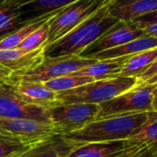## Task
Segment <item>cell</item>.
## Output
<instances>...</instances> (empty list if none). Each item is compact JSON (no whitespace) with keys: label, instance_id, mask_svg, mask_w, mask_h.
Masks as SVG:
<instances>
[{"label":"cell","instance_id":"obj_2","mask_svg":"<svg viewBox=\"0 0 157 157\" xmlns=\"http://www.w3.org/2000/svg\"><path fill=\"white\" fill-rule=\"evenodd\" d=\"M105 6L89 18L75 27L65 36L44 47V56L58 57L69 54L80 55L81 52L99 39L119 20L109 13Z\"/></svg>","mask_w":157,"mask_h":157},{"label":"cell","instance_id":"obj_7","mask_svg":"<svg viewBox=\"0 0 157 157\" xmlns=\"http://www.w3.org/2000/svg\"><path fill=\"white\" fill-rule=\"evenodd\" d=\"M0 136L18 141L31 148L47 144L57 137L51 123L28 119L2 118Z\"/></svg>","mask_w":157,"mask_h":157},{"label":"cell","instance_id":"obj_9","mask_svg":"<svg viewBox=\"0 0 157 157\" xmlns=\"http://www.w3.org/2000/svg\"><path fill=\"white\" fill-rule=\"evenodd\" d=\"M0 118L28 119L51 123L49 109L24 101L10 79L0 85Z\"/></svg>","mask_w":157,"mask_h":157},{"label":"cell","instance_id":"obj_6","mask_svg":"<svg viewBox=\"0 0 157 157\" xmlns=\"http://www.w3.org/2000/svg\"><path fill=\"white\" fill-rule=\"evenodd\" d=\"M155 85L140 84L121 95L100 104V111L96 120L152 112V91Z\"/></svg>","mask_w":157,"mask_h":157},{"label":"cell","instance_id":"obj_19","mask_svg":"<svg viewBox=\"0 0 157 157\" xmlns=\"http://www.w3.org/2000/svg\"><path fill=\"white\" fill-rule=\"evenodd\" d=\"M59 12V11H58ZM56 13H52L47 16H44L43 17L31 20V22H28L24 24L22 27L19 28L15 31L11 32L5 38L0 40V50H6V49H12L19 47V44L34 30H36L40 26H42L44 22L51 19L54 16H56Z\"/></svg>","mask_w":157,"mask_h":157},{"label":"cell","instance_id":"obj_3","mask_svg":"<svg viewBox=\"0 0 157 157\" xmlns=\"http://www.w3.org/2000/svg\"><path fill=\"white\" fill-rule=\"evenodd\" d=\"M138 83L136 77L117 76L107 79L96 80L68 91L57 93L58 104H96L106 102Z\"/></svg>","mask_w":157,"mask_h":157},{"label":"cell","instance_id":"obj_31","mask_svg":"<svg viewBox=\"0 0 157 157\" xmlns=\"http://www.w3.org/2000/svg\"><path fill=\"white\" fill-rule=\"evenodd\" d=\"M143 30H144V32H145L146 35H149V36L157 38V24L151 25V26L145 28Z\"/></svg>","mask_w":157,"mask_h":157},{"label":"cell","instance_id":"obj_26","mask_svg":"<svg viewBox=\"0 0 157 157\" xmlns=\"http://www.w3.org/2000/svg\"><path fill=\"white\" fill-rule=\"evenodd\" d=\"M131 22H133L137 27H139L142 29H144L145 28H147L151 25L157 24V10L153 11L149 14L141 16V17L135 18L134 20H132Z\"/></svg>","mask_w":157,"mask_h":157},{"label":"cell","instance_id":"obj_20","mask_svg":"<svg viewBox=\"0 0 157 157\" xmlns=\"http://www.w3.org/2000/svg\"><path fill=\"white\" fill-rule=\"evenodd\" d=\"M128 140L133 144H157V112H148L146 121Z\"/></svg>","mask_w":157,"mask_h":157},{"label":"cell","instance_id":"obj_8","mask_svg":"<svg viewBox=\"0 0 157 157\" xmlns=\"http://www.w3.org/2000/svg\"><path fill=\"white\" fill-rule=\"evenodd\" d=\"M99 111L100 106L96 104H59L49 109L50 122L58 137L96 121Z\"/></svg>","mask_w":157,"mask_h":157},{"label":"cell","instance_id":"obj_14","mask_svg":"<svg viewBox=\"0 0 157 157\" xmlns=\"http://www.w3.org/2000/svg\"><path fill=\"white\" fill-rule=\"evenodd\" d=\"M155 10L157 0H117L109 7L111 16L125 22H130Z\"/></svg>","mask_w":157,"mask_h":157},{"label":"cell","instance_id":"obj_25","mask_svg":"<svg viewBox=\"0 0 157 157\" xmlns=\"http://www.w3.org/2000/svg\"><path fill=\"white\" fill-rule=\"evenodd\" d=\"M31 149L18 141L0 136V157H19Z\"/></svg>","mask_w":157,"mask_h":157},{"label":"cell","instance_id":"obj_11","mask_svg":"<svg viewBox=\"0 0 157 157\" xmlns=\"http://www.w3.org/2000/svg\"><path fill=\"white\" fill-rule=\"evenodd\" d=\"M44 47L34 51H25L19 47L0 50V64L12 74L26 72L39 65L44 59Z\"/></svg>","mask_w":157,"mask_h":157},{"label":"cell","instance_id":"obj_16","mask_svg":"<svg viewBox=\"0 0 157 157\" xmlns=\"http://www.w3.org/2000/svg\"><path fill=\"white\" fill-rule=\"evenodd\" d=\"M131 56V55H130ZM130 56L118 57L114 59L97 60L93 64L81 69L80 71L71 75L79 76H87L93 78L94 81L117 77L119 75L124 64L130 59Z\"/></svg>","mask_w":157,"mask_h":157},{"label":"cell","instance_id":"obj_15","mask_svg":"<svg viewBox=\"0 0 157 157\" xmlns=\"http://www.w3.org/2000/svg\"><path fill=\"white\" fill-rule=\"evenodd\" d=\"M77 0H30L19 6L22 24L56 13Z\"/></svg>","mask_w":157,"mask_h":157},{"label":"cell","instance_id":"obj_24","mask_svg":"<svg viewBox=\"0 0 157 157\" xmlns=\"http://www.w3.org/2000/svg\"><path fill=\"white\" fill-rule=\"evenodd\" d=\"M68 152V149L66 148L61 144L58 137H56L51 143L33 148L19 157H63Z\"/></svg>","mask_w":157,"mask_h":157},{"label":"cell","instance_id":"obj_34","mask_svg":"<svg viewBox=\"0 0 157 157\" xmlns=\"http://www.w3.org/2000/svg\"><path fill=\"white\" fill-rule=\"evenodd\" d=\"M143 84H145V85H155V86H157V74L155 75H154L153 77H151L150 79H148Z\"/></svg>","mask_w":157,"mask_h":157},{"label":"cell","instance_id":"obj_28","mask_svg":"<svg viewBox=\"0 0 157 157\" xmlns=\"http://www.w3.org/2000/svg\"><path fill=\"white\" fill-rule=\"evenodd\" d=\"M157 74V59L143 73V75L137 78L138 79V83L137 85L140 84H143L144 82H146L148 79H150L151 77H153L154 75H155Z\"/></svg>","mask_w":157,"mask_h":157},{"label":"cell","instance_id":"obj_12","mask_svg":"<svg viewBox=\"0 0 157 157\" xmlns=\"http://www.w3.org/2000/svg\"><path fill=\"white\" fill-rule=\"evenodd\" d=\"M10 80L14 85L15 90L24 101L47 109L59 105L56 98L57 93L47 88L43 83L13 79Z\"/></svg>","mask_w":157,"mask_h":157},{"label":"cell","instance_id":"obj_23","mask_svg":"<svg viewBox=\"0 0 157 157\" xmlns=\"http://www.w3.org/2000/svg\"><path fill=\"white\" fill-rule=\"evenodd\" d=\"M49 20L44 22L36 30L31 33L19 44V48L25 51H34L39 48L45 47L49 37V29H50Z\"/></svg>","mask_w":157,"mask_h":157},{"label":"cell","instance_id":"obj_33","mask_svg":"<svg viewBox=\"0 0 157 157\" xmlns=\"http://www.w3.org/2000/svg\"><path fill=\"white\" fill-rule=\"evenodd\" d=\"M23 0H6L3 5L8 6H15V7H19L21 4H22Z\"/></svg>","mask_w":157,"mask_h":157},{"label":"cell","instance_id":"obj_17","mask_svg":"<svg viewBox=\"0 0 157 157\" xmlns=\"http://www.w3.org/2000/svg\"><path fill=\"white\" fill-rule=\"evenodd\" d=\"M155 47H157V38L145 34L138 39H135L118 47L95 53L92 55L89 59L105 60L124 56H130Z\"/></svg>","mask_w":157,"mask_h":157},{"label":"cell","instance_id":"obj_18","mask_svg":"<svg viewBox=\"0 0 157 157\" xmlns=\"http://www.w3.org/2000/svg\"><path fill=\"white\" fill-rule=\"evenodd\" d=\"M156 59L157 47L131 55L124 64L118 76H130L139 78Z\"/></svg>","mask_w":157,"mask_h":157},{"label":"cell","instance_id":"obj_36","mask_svg":"<svg viewBox=\"0 0 157 157\" xmlns=\"http://www.w3.org/2000/svg\"><path fill=\"white\" fill-rule=\"evenodd\" d=\"M6 1V0H0V6H1V5H3Z\"/></svg>","mask_w":157,"mask_h":157},{"label":"cell","instance_id":"obj_29","mask_svg":"<svg viewBox=\"0 0 157 157\" xmlns=\"http://www.w3.org/2000/svg\"><path fill=\"white\" fill-rule=\"evenodd\" d=\"M139 157H157V144H149L146 150Z\"/></svg>","mask_w":157,"mask_h":157},{"label":"cell","instance_id":"obj_22","mask_svg":"<svg viewBox=\"0 0 157 157\" xmlns=\"http://www.w3.org/2000/svg\"><path fill=\"white\" fill-rule=\"evenodd\" d=\"M93 81L94 80L91 77L68 75L60 76L55 79H51L43 84L50 90L56 93H61L64 91L71 90L73 88H76L78 86H83L85 84H88Z\"/></svg>","mask_w":157,"mask_h":157},{"label":"cell","instance_id":"obj_10","mask_svg":"<svg viewBox=\"0 0 157 157\" xmlns=\"http://www.w3.org/2000/svg\"><path fill=\"white\" fill-rule=\"evenodd\" d=\"M143 35H145L144 30L137 27L133 22L119 20L99 39L85 48L80 56L89 59L95 53L118 47Z\"/></svg>","mask_w":157,"mask_h":157},{"label":"cell","instance_id":"obj_1","mask_svg":"<svg viewBox=\"0 0 157 157\" xmlns=\"http://www.w3.org/2000/svg\"><path fill=\"white\" fill-rule=\"evenodd\" d=\"M147 116L148 112H144L96 120L76 132L58 136V139L68 151L91 143L128 140L143 124Z\"/></svg>","mask_w":157,"mask_h":157},{"label":"cell","instance_id":"obj_30","mask_svg":"<svg viewBox=\"0 0 157 157\" xmlns=\"http://www.w3.org/2000/svg\"><path fill=\"white\" fill-rule=\"evenodd\" d=\"M11 75H12V72L0 64V78L4 80H9Z\"/></svg>","mask_w":157,"mask_h":157},{"label":"cell","instance_id":"obj_13","mask_svg":"<svg viewBox=\"0 0 157 157\" xmlns=\"http://www.w3.org/2000/svg\"><path fill=\"white\" fill-rule=\"evenodd\" d=\"M134 144L129 140L91 143L70 149L63 157H118Z\"/></svg>","mask_w":157,"mask_h":157},{"label":"cell","instance_id":"obj_21","mask_svg":"<svg viewBox=\"0 0 157 157\" xmlns=\"http://www.w3.org/2000/svg\"><path fill=\"white\" fill-rule=\"evenodd\" d=\"M22 26L19 7L0 6V40Z\"/></svg>","mask_w":157,"mask_h":157},{"label":"cell","instance_id":"obj_32","mask_svg":"<svg viewBox=\"0 0 157 157\" xmlns=\"http://www.w3.org/2000/svg\"><path fill=\"white\" fill-rule=\"evenodd\" d=\"M152 107L153 110L155 112H157V86L155 85L152 91Z\"/></svg>","mask_w":157,"mask_h":157},{"label":"cell","instance_id":"obj_27","mask_svg":"<svg viewBox=\"0 0 157 157\" xmlns=\"http://www.w3.org/2000/svg\"><path fill=\"white\" fill-rule=\"evenodd\" d=\"M149 144H136L125 151L118 157H139L147 148Z\"/></svg>","mask_w":157,"mask_h":157},{"label":"cell","instance_id":"obj_5","mask_svg":"<svg viewBox=\"0 0 157 157\" xmlns=\"http://www.w3.org/2000/svg\"><path fill=\"white\" fill-rule=\"evenodd\" d=\"M97 60L83 58L80 55L69 54L58 57H44L43 61L34 68L19 74H12L10 79L28 82L44 83L51 79L71 75Z\"/></svg>","mask_w":157,"mask_h":157},{"label":"cell","instance_id":"obj_35","mask_svg":"<svg viewBox=\"0 0 157 157\" xmlns=\"http://www.w3.org/2000/svg\"><path fill=\"white\" fill-rule=\"evenodd\" d=\"M6 81H8V80H4V79H1V78H0V85H2V84H3L4 82H6Z\"/></svg>","mask_w":157,"mask_h":157},{"label":"cell","instance_id":"obj_4","mask_svg":"<svg viewBox=\"0 0 157 157\" xmlns=\"http://www.w3.org/2000/svg\"><path fill=\"white\" fill-rule=\"evenodd\" d=\"M115 1L117 0H77L68 5L49 20V37L45 46L56 41L101 8L112 5Z\"/></svg>","mask_w":157,"mask_h":157}]
</instances>
